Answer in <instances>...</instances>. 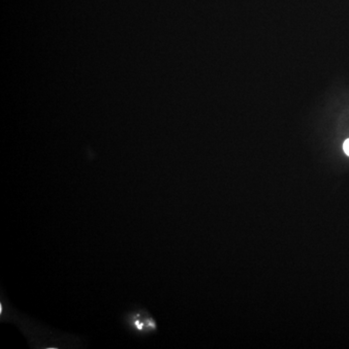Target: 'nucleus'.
<instances>
[{
	"label": "nucleus",
	"instance_id": "2",
	"mask_svg": "<svg viewBox=\"0 0 349 349\" xmlns=\"http://www.w3.org/2000/svg\"><path fill=\"white\" fill-rule=\"evenodd\" d=\"M343 150H344L345 154L349 156V139H347L343 144Z\"/></svg>",
	"mask_w": 349,
	"mask_h": 349
},
{
	"label": "nucleus",
	"instance_id": "1",
	"mask_svg": "<svg viewBox=\"0 0 349 349\" xmlns=\"http://www.w3.org/2000/svg\"><path fill=\"white\" fill-rule=\"evenodd\" d=\"M122 323L128 332L139 337L152 336L158 330L155 318L143 307H136L125 312Z\"/></svg>",
	"mask_w": 349,
	"mask_h": 349
}]
</instances>
